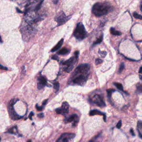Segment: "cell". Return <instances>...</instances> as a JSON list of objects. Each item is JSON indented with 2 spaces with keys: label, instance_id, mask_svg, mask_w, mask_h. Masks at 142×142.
I'll return each mask as SVG.
<instances>
[{
  "label": "cell",
  "instance_id": "obj_1",
  "mask_svg": "<svg viewBox=\"0 0 142 142\" xmlns=\"http://www.w3.org/2000/svg\"><path fill=\"white\" fill-rule=\"evenodd\" d=\"M90 70V66L88 64L78 66L73 72L70 79V83L79 86H83L87 82Z\"/></svg>",
  "mask_w": 142,
  "mask_h": 142
},
{
  "label": "cell",
  "instance_id": "obj_2",
  "mask_svg": "<svg viewBox=\"0 0 142 142\" xmlns=\"http://www.w3.org/2000/svg\"><path fill=\"white\" fill-rule=\"evenodd\" d=\"M113 10V7L109 2H97L93 5L92 13L97 17L107 14Z\"/></svg>",
  "mask_w": 142,
  "mask_h": 142
},
{
  "label": "cell",
  "instance_id": "obj_3",
  "mask_svg": "<svg viewBox=\"0 0 142 142\" xmlns=\"http://www.w3.org/2000/svg\"><path fill=\"white\" fill-rule=\"evenodd\" d=\"M73 35L78 40H82L87 36V32L82 22H79L73 33Z\"/></svg>",
  "mask_w": 142,
  "mask_h": 142
},
{
  "label": "cell",
  "instance_id": "obj_4",
  "mask_svg": "<svg viewBox=\"0 0 142 142\" xmlns=\"http://www.w3.org/2000/svg\"><path fill=\"white\" fill-rule=\"evenodd\" d=\"M17 101H18V99H12L11 101H10L9 106H8V113L10 115V117L13 120H17V119H19L22 118L21 116H19V115L15 112V110L13 108L14 104L16 103Z\"/></svg>",
  "mask_w": 142,
  "mask_h": 142
},
{
  "label": "cell",
  "instance_id": "obj_5",
  "mask_svg": "<svg viewBox=\"0 0 142 142\" xmlns=\"http://www.w3.org/2000/svg\"><path fill=\"white\" fill-rule=\"evenodd\" d=\"M78 58V57L75 56L74 57H71L69 60L62 63L63 65L66 66V67L65 68V70L67 72H70L72 70L73 67H74L75 65L76 64Z\"/></svg>",
  "mask_w": 142,
  "mask_h": 142
},
{
  "label": "cell",
  "instance_id": "obj_6",
  "mask_svg": "<svg viewBox=\"0 0 142 142\" xmlns=\"http://www.w3.org/2000/svg\"><path fill=\"white\" fill-rule=\"evenodd\" d=\"M71 17L67 16L63 12H61L55 17V21L57 22L58 26H61L65 23Z\"/></svg>",
  "mask_w": 142,
  "mask_h": 142
},
{
  "label": "cell",
  "instance_id": "obj_7",
  "mask_svg": "<svg viewBox=\"0 0 142 142\" xmlns=\"http://www.w3.org/2000/svg\"><path fill=\"white\" fill-rule=\"evenodd\" d=\"M69 107L70 106L68 103L66 102H64L62 103V107L57 108L56 109V112L57 114L65 115L69 112Z\"/></svg>",
  "mask_w": 142,
  "mask_h": 142
},
{
  "label": "cell",
  "instance_id": "obj_8",
  "mask_svg": "<svg viewBox=\"0 0 142 142\" xmlns=\"http://www.w3.org/2000/svg\"><path fill=\"white\" fill-rule=\"evenodd\" d=\"M75 134L74 133H65L62 134L58 139L57 140V141L60 142H67L70 141L71 139L75 137Z\"/></svg>",
  "mask_w": 142,
  "mask_h": 142
},
{
  "label": "cell",
  "instance_id": "obj_9",
  "mask_svg": "<svg viewBox=\"0 0 142 142\" xmlns=\"http://www.w3.org/2000/svg\"><path fill=\"white\" fill-rule=\"evenodd\" d=\"M92 101L99 107H103L106 106V104H105V102H104L103 99L101 97V96L98 95V94H96V95L93 97Z\"/></svg>",
  "mask_w": 142,
  "mask_h": 142
},
{
  "label": "cell",
  "instance_id": "obj_10",
  "mask_svg": "<svg viewBox=\"0 0 142 142\" xmlns=\"http://www.w3.org/2000/svg\"><path fill=\"white\" fill-rule=\"evenodd\" d=\"M78 115L76 114H72L70 115V117H67L65 119V123H71V122H73V127H75L76 126L77 124L78 123Z\"/></svg>",
  "mask_w": 142,
  "mask_h": 142
},
{
  "label": "cell",
  "instance_id": "obj_11",
  "mask_svg": "<svg viewBox=\"0 0 142 142\" xmlns=\"http://www.w3.org/2000/svg\"><path fill=\"white\" fill-rule=\"evenodd\" d=\"M38 82L37 87H38V88L39 89H42L47 85V79L45 77L40 76L38 78Z\"/></svg>",
  "mask_w": 142,
  "mask_h": 142
},
{
  "label": "cell",
  "instance_id": "obj_12",
  "mask_svg": "<svg viewBox=\"0 0 142 142\" xmlns=\"http://www.w3.org/2000/svg\"><path fill=\"white\" fill-rule=\"evenodd\" d=\"M89 115H91V116H93V115H103V116L104 117V120L106 122V114L99 111V110H96V109H94V110H91V111L90 112V113H89Z\"/></svg>",
  "mask_w": 142,
  "mask_h": 142
},
{
  "label": "cell",
  "instance_id": "obj_13",
  "mask_svg": "<svg viewBox=\"0 0 142 142\" xmlns=\"http://www.w3.org/2000/svg\"><path fill=\"white\" fill-rule=\"evenodd\" d=\"M63 39H61L59 42L56 45V46H55L53 47V48H52V50H51V52H55V51H56L57 50H58L59 49H60V48L62 47V46L63 45Z\"/></svg>",
  "mask_w": 142,
  "mask_h": 142
},
{
  "label": "cell",
  "instance_id": "obj_14",
  "mask_svg": "<svg viewBox=\"0 0 142 142\" xmlns=\"http://www.w3.org/2000/svg\"><path fill=\"white\" fill-rule=\"evenodd\" d=\"M70 52V50H69L66 48H63L58 52L57 53L58 55H65L68 54Z\"/></svg>",
  "mask_w": 142,
  "mask_h": 142
},
{
  "label": "cell",
  "instance_id": "obj_15",
  "mask_svg": "<svg viewBox=\"0 0 142 142\" xmlns=\"http://www.w3.org/2000/svg\"><path fill=\"white\" fill-rule=\"evenodd\" d=\"M110 33H111L112 35H114V36H120L121 35H122V33H121L120 32H119V31H118L115 30L113 27L110 28Z\"/></svg>",
  "mask_w": 142,
  "mask_h": 142
},
{
  "label": "cell",
  "instance_id": "obj_16",
  "mask_svg": "<svg viewBox=\"0 0 142 142\" xmlns=\"http://www.w3.org/2000/svg\"><path fill=\"white\" fill-rule=\"evenodd\" d=\"M8 133H9L10 134H17V133H18L17 131V127H14L12 128L11 129H10L8 130Z\"/></svg>",
  "mask_w": 142,
  "mask_h": 142
},
{
  "label": "cell",
  "instance_id": "obj_17",
  "mask_svg": "<svg viewBox=\"0 0 142 142\" xmlns=\"http://www.w3.org/2000/svg\"><path fill=\"white\" fill-rule=\"evenodd\" d=\"M114 85L118 89H119V90L122 91H124L123 90V87L122 84H120L119 83H114Z\"/></svg>",
  "mask_w": 142,
  "mask_h": 142
},
{
  "label": "cell",
  "instance_id": "obj_18",
  "mask_svg": "<svg viewBox=\"0 0 142 142\" xmlns=\"http://www.w3.org/2000/svg\"><path fill=\"white\" fill-rule=\"evenodd\" d=\"M103 35H102V36L100 37L99 38H98L97 39V40L95 42H94V43L93 44V46H94L97 45V44L101 43L102 42V40H103Z\"/></svg>",
  "mask_w": 142,
  "mask_h": 142
},
{
  "label": "cell",
  "instance_id": "obj_19",
  "mask_svg": "<svg viewBox=\"0 0 142 142\" xmlns=\"http://www.w3.org/2000/svg\"><path fill=\"white\" fill-rule=\"evenodd\" d=\"M136 93H142V84L137 85L136 86Z\"/></svg>",
  "mask_w": 142,
  "mask_h": 142
},
{
  "label": "cell",
  "instance_id": "obj_20",
  "mask_svg": "<svg viewBox=\"0 0 142 142\" xmlns=\"http://www.w3.org/2000/svg\"><path fill=\"white\" fill-rule=\"evenodd\" d=\"M43 1H44V0H41V2H40L37 5L36 7V8H35V11H38V10L40 9L41 5H42V4Z\"/></svg>",
  "mask_w": 142,
  "mask_h": 142
},
{
  "label": "cell",
  "instance_id": "obj_21",
  "mask_svg": "<svg viewBox=\"0 0 142 142\" xmlns=\"http://www.w3.org/2000/svg\"><path fill=\"white\" fill-rule=\"evenodd\" d=\"M53 87H54V89H55V90L58 91V89L60 88V83L58 82L54 83H53Z\"/></svg>",
  "mask_w": 142,
  "mask_h": 142
},
{
  "label": "cell",
  "instance_id": "obj_22",
  "mask_svg": "<svg viewBox=\"0 0 142 142\" xmlns=\"http://www.w3.org/2000/svg\"><path fill=\"white\" fill-rule=\"evenodd\" d=\"M133 16H134V18H135L136 19H142V16L140 15V14H139L138 13H137L136 12H134Z\"/></svg>",
  "mask_w": 142,
  "mask_h": 142
},
{
  "label": "cell",
  "instance_id": "obj_23",
  "mask_svg": "<svg viewBox=\"0 0 142 142\" xmlns=\"http://www.w3.org/2000/svg\"><path fill=\"white\" fill-rule=\"evenodd\" d=\"M115 91L114 90V89H108V90L107 91V94H108V97L110 98V97H111V95H112V93L114 92Z\"/></svg>",
  "mask_w": 142,
  "mask_h": 142
},
{
  "label": "cell",
  "instance_id": "obj_24",
  "mask_svg": "<svg viewBox=\"0 0 142 142\" xmlns=\"http://www.w3.org/2000/svg\"><path fill=\"white\" fill-rule=\"evenodd\" d=\"M137 127H138V130H142V122L140 120H139L137 124Z\"/></svg>",
  "mask_w": 142,
  "mask_h": 142
},
{
  "label": "cell",
  "instance_id": "obj_25",
  "mask_svg": "<svg viewBox=\"0 0 142 142\" xmlns=\"http://www.w3.org/2000/svg\"><path fill=\"white\" fill-rule=\"evenodd\" d=\"M124 67H125V66H124V63H121V65H120L119 68V73H121L124 70Z\"/></svg>",
  "mask_w": 142,
  "mask_h": 142
},
{
  "label": "cell",
  "instance_id": "obj_26",
  "mask_svg": "<svg viewBox=\"0 0 142 142\" xmlns=\"http://www.w3.org/2000/svg\"><path fill=\"white\" fill-rule=\"evenodd\" d=\"M99 55H101L102 57H106V56L107 55V52H104V51H99Z\"/></svg>",
  "mask_w": 142,
  "mask_h": 142
},
{
  "label": "cell",
  "instance_id": "obj_27",
  "mask_svg": "<svg viewBox=\"0 0 142 142\" xmlns=\"http://www.w3.org/2000/svg\"><path fill=\"white\" fill-rule=\"evenodd\" d=\"M95 62H96V65H99V64L102 63L103 62V61L101 59H100V58H97Z\"/></svg>",
  "mask_w": 142,
  "mask_h": 142
},
{
  "label": "cell",
  "instance_id": "obj_28",
  "mask_svg": "<svg viewBox=\"0 0 142 142\" xmlns=\"http://www.w3.org/2000/svg\"><path fill=\"white\" fill-rule=\"evenodd\" d=\"M36 109H37L38 111H41L43 109V106H42L41 107H40L38 106V104H36Z\"/></svg>",
  "mask_w": 142,
  "mask_h": 142
},
{
  "label": "cell",
  "instance_id": "obj_29",
  "mask_svg": "<svg viewBox=\"0 0 142 142\" xmlns=\"http://www.w3.org/2000/svg\"><path fill=\"white\" fill-rule=\"evenodd\" d=\"M116 127H117V128L118 129H120L121 128V127H122V121H121V120L119 121V122L117 123V124Z\"/></svg>",
  "mask_w": 142,
  "mask_h": 142
},
{
  "label": "cell",
  "instance_id": "obj_30",
  "mask_svg": "<svg viewBox=\"0 0 142 142\" xmlns=\"http://www.w3.org/2000/svg\"><path fill=\"white\" fill-rule=\"evenodd\" d=\"M0 70H7L8 68L7 67H6L3 66L1 65H0Z\"/></svg>",
  "mask_w": 142,
  "mask_h": 142
},
{
  "label": "cell",
  "instance_id": "obj_31",
  "mask_svg": "<svg viewBox=\"0 0 142 142\" xmlns=\"http://www.w3.org/2000/svg\"><path fill=\"white\" fill-rule=\"evenodd\" d=\"M38 117L39 118H43V117H44V114H43V113H40V114H38Z\"/></svg>",
  "mask_w": 142,
  "mask_h": 142
},
{
  "label": "cell",
  "instance_id": "obj_32",
  "mask_svg": "<svg viewBox=\"0 0 142 142\" xmlns=\"http://www.w3.org/2000/svg\"><path fill=\"white\" fill-rule=\"evenodd\" d=\"M34 113L33 112H31L30 114V115H29V118L31 119V120H32V116L33 115Z\"/></svg>",
  "mask_w": 142,
  "mask_h": 142
},
{
  "label": "cell",
  "instance_id": "obj_33",
  "mask_svg": "<svg viewBox=\"0 0 142 142\" xmlns=\"http://www.w3.org/2000/svg\"><path fill=\"white\" fill-rule=\"evenodd\" d=\"M130 132L131 133V134L132 135V136H135V134H134V130L132 128H131L130 130Z\"/></svg>",
  "mask_w": 142,
  "mask_h": 142
},
{
  "label": "cell",
  "instance_id": "obj_34",
  "mask_svg": "<svg viewBox=\"0 0 142 142\" xmlns=\"http://www.w3.org/2000/svg\"><path fill=\"white\" fill-rule=\"evenodd\" d=\"M52 58L53 59V60H57V61L58 60V57H57V56H56V55H55V56H52Z\"/></svg>",
  "mask_w": 142,
  "mask_h": 142
},
{
  "label": "cell",
  "instance_id": "obj_35",
  "mask_svg": "<svg viewBox=\"0 0 142 142\" xmlns=\"http://www.w3.org/2000/svg\"><path fill=\"white\" fill-rule=\"evenodd\" d=\"M47 101H48V100H47V99L45 100V101L43 102V104H42V106H44L45 105H46V103H47Z\"/></svg>",
  "mask_w": 142,
  "mask_h": 142
},
{
  "label": "cell",
  "instance_id": "obj_36",
  "mask_svg": "<svg viewBox=\"0 0 142 142\" xmlns=\"http://www.w3.org/2000/svg\"><path fill=\"white\" fill-rule=\"evenodd\" d=\"M59 0H53V2L55 4H57L58 3V2Z\"/></svg>",
  "mask_w": 142,
  "mask_h": 142
},
{
  "label": "cell",
  "instance_id": "obj_37",
  "mask_svg": "<svg viewBox=\"0 0 142 142\" xmlns=\"http://www.w3.org/2000/svg\"><path fill=\"white\" fill-rule=\"evenodd\" d=\"M139 73H140V74H142V66L139 69Z\"/></svg>",
  "mask_w": 142,
  "mask_h": 142
},
{
  "label": "cell",
  "instance_id": "obj_38",
  "mask_svg": "<svg viewBox=\"0 0 142 142\" xmlns=\"http://www.w3.org/2000/svg\"><path fill=\"white\" fill-rule=\"evenodd\" d=\"M17 11L18 12H19V13H23V12L21 11V10H19L18 8H17Z\"/></svg>",
  "mask_w": 142,
  "mask_h": 142
},
{
  "label": "cell",
  "instance_id": "obj_39",
  "mask_svg": "<svg viewBox=\"0 0 142 142\" xmlns=\"http://www.w3.org/2000/svg\"><path fill=\"white\" fill-rule=\"evenodd\" d=\"M2 40L1 36H0V43H2Z\"/></svg>",
  "mask_w": 142,
  "mask_h": 142
},
{
  "label": "cell",
  "instance_id": "obj_40",
  "mask_svg": "<svg viewBox=\"0 0 142 142\" xmlns=\"http://www.w3.org/2000/svg\"><path fill=\"white\" fill-rule=\"evenodd\" d=\"M11 1H13V0H11Z\"/></svg>",
  "mask_w": 142,
  "mask_h": 142
},
{
  "label": "cell",
  "instance_id": "obj_41",
  "mask_svg": "<svg viewBox=\"0 0 142 142\" xmlns=\"http://www.w3.org/2000/svg\"><path fill=\"white\" fill-rule=\"evenodd\" d=\"M0 140H1V138H0Z\"/></svg>",
  "mask_w": 142,
  "mask_h": 142
}]
</instances>
